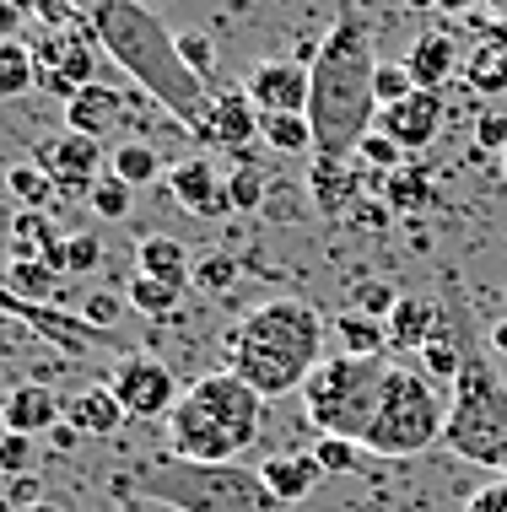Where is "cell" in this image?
I'll list each match as a JSON object with an SVG mask.
<instances>
[{
  "mask_svg": "<svg viewBox=\"0 0 507 512\" xmlns=\"http://www.w3.org/2000/svg\"><path fill=\"white\" fill-rule=\"evenodd\" d=\"M6 286L17 297H27V302H60L65 292V275L54 270V265H44V259H6Z\"/></svg>",
  "mask_w": 507,
  "mask_h": 512,
  "instance_id": "obj_29",
  "label": "cell"
},
{
  "mask_svg": "<svg viewBox=\"0 0 507 512\" xmlns=\"http://www.w3.org/2000/svg\"><path fill=\"white\" fill-rule=\"evenodd\" d=\"M259 475H265V486L276 491L286 507H297V502H308L313 486L324 480V464H319V453H276V459L259 464Z\"/></svg>",
  "mask_w": 507,
  "mask_h": 512,
  "instance_id": "obj_22",
  "label": "cell"
},
{
  "mask_svg": "<svg viewBox=\"0 0 507 512\" xmlns=\"http://www.w3.org/2000/svg\"><path fill=\"white\" fill-rule=\"evenodd\" d=\"M87 205H92V211H98L103 221H125V216H130V205H135V184H125L119 173H103L98 184H92Z\"/></svg>",
  "mask_w": 507,
  "mask_h": 512,
  "instance_id": "obj_35",
  "label": "cell"
},
{
  "mask_svg": "<svg viewBox=\"0 0 507 512\" xmlns=\"http://www.w3.org/2000/svg\"><path fill=\"white\" fill-rule=\"evenodd\" d=\"M383 372H389V356H324L313 367V378L303 383V410L313 421L319 437H367V421H373L378 389H383Z\"/></svg>",
  "mask_w": 507,
  "mask_h": 512,
  "instance_id": "obj_8",
  "label": "cell"
},
{
  "mask_svg": "<svg viewBox=\"0 0 507 512\" xmlns=\"http://www.w3.org/2000/svg\"><path fill=\"white\" fill-rule=\"evenodd\" d=\"M33 162L44 168L54 184H60V195H92V184L103 178V141L98 135H81V130H60L49 135V141L33 146Z\"/></svg>",
  "mask_w": 507,
  "mask_h": 512,
  "instance_id": "obj_11",
  "label": "cell"
},
{
  "mask_svg": "<svg viewBox=\"0 0 507 512\" xmlns=\"http://www.w3.org/2000/svg\"><path fill=\"white\" fill-rule=\"evenodd\" d=\"M378 49L373 27L351 6H340L335 27L313 49V92H308V124H313V157H356V146L378 130Z\"/></svg>",
  "mask_w": 507,
  "mask_h": 512,
  "instance_id": "obj_1",
  "label": "cell"
},
{
  "mask_svg": "<svg viewBox=\"0 0 507 512\" xmlns=\"http://www.w3.org/2000/svg\"><path fill=\"white\" fill-rule=\"evenodd\" d=\"M135 270L157 275V281H168V286H195V259H189V248L178 238H168V232H152V238L135 243Z\"/></svg>",
  "mask_w": 507,
  "mask_h": 512,
  "instance_id": "obj_23",
  "label": "cell"
},
{
  "mask_svg": "<svg viewBox=\"0 0 507 512\" xmlns=\"http://www.w3.org/2000/svg\"><path fill=\"white\" fill-rule=\"evenodd\" d=\"M313 453H319L324 475H356L367 448H362V442H351V437H319V442H313Z\"/></svg>",
  "mask_w": 507,
  "mask_h": 512,
  "instance_id": "obj_37",
  "label": "cell"
},
{
  "mask_svg": "<svg viewBox=\"0 0 507 512\" xmlns=\"http://www.w3.org/2000/svg\"><path fill=\"white\" fill-rule=\"evenodd\" d=\"M33 60H38V87L71 103L87 81H98V33L87 22L76 27H38L33 38Z\"/></svg>",
  "mask_w": 507,
  "mask_h": 512,
  "instance_id": "obj_9",
  "label": "cell"
},
{
  "mask_svg": "<svg viewBox=\"0 0 507 512\" xmlns=\"http://www.w3.org/2000/svg\"><path fill=\"white\" fill-rule=\"evenodd\" d=\"M119 313H125V302H119L114 292H92L87 302H81V318H87L92 329H114Z\"/></svg>",
  "mask_w": 507,
  "mask_h": 512,
  "instance_id": "obj_46",
  "label": "cell"
},
{
  "mask_svg": "<svg viewBox=\"0 0 507 512\" xmlns=\"http://www.w3.org/2000/svg\"><path fill=\"white\" fill-rule=\"evenodd\" d=\"M486 351H491V356H502V362H507V318H497V324L486 329Z\"/></svg>",
  "mask_w": 507,
  "mask_h": 512,
  "instance_id": "obj_51",
  "label": "cell"
},
{
  "mask_svg": "<svg viewBox=\"0 0 507 512\" xmlns=\"http://www.w3.org/2000/svg\"><path fill=\"white\" fill-rule=\"evenodd\" d=\"M324 340H330V324L313 302L270 297L222 335V356L227 372H238L249 389L281 399V394H303L313 367L324 362Z\"/></svg>",
  "mask_w": 507,
  "mask_h": 512,
  "instance_id": "obj_3",
  "label": "cell"
},
{
  "mask_svg": "<svg viewBox=\"0 0 507 512\" xmlns=\"http://www.w3.org/2000/svg\"><path fill=\"white\" fill-rule=\"evenodd\" d=\"M400 297H405V292H394L389 281H362V286H356V313H367V318H389Z\"/></svg>",
  "mask_w": 507,
  "mask_h": 512,
  "instance_id": "obj_44",
  "label": "cell"
},
{
  "mask_svg": "<svg viewBox=\"0 0 507 512\" xmlns=\"http://www.w3.org/2000/svg\"><path fill=\"white\" fill-rule=\"evenodd\" d=\"M22 17H27V0H0V38H17Z\"/></svg>",
  "mask_w": 507,
  "mask_h": 512,
  "instance_id": "obj_49",
  "label": "cell"
},
{
  "mask_svg": "<svg viewBox=\"0 0 507 512\" xmlns=\"http://www.w3.org/2000/svg\"><path fill=\"white\" fill-rule=\"evenodd\" d=\"M130 103L119 87H108V81H87V87L76 92L71 103H65V130H81V135H114L119 124H125Z\"/></svg>",
  "mask_w": 507,
  "mask_h": 512,
  "instance_id": "obj_17",
  "label": "cell"
},
{
  "mask_svg": "<svg viewBox=\"0 0 507 512\" xmlns=\"http://www.w3.org/2000/svg\"><path fill=\"white\" fill-rule=\"evenodd\" d=\"M443 448L464 464L507 475V378L486 362V351L464 356V372L448 383V426Z\"/></svg>",
  "mask_w": 507,
  "mask_h": 512,
  "instance_id": "obj_7",
  "label": "cell"
},
{
  "mask_svg": "<svg viewBox=\"0 0 507 512\" xmlns=\"http://www.w3.org/2000/svg\"><path fill=\"white\" fill-rule=\"evenodd\" d=\"M27 512H65V507H60V502H33Z\"/></svg>",
  "mask_w": 507,
  "mask_h": 512,
  "instance_id": "obj_52",
  "label": "cell"
},
{
  "mask_svg": "<svg viewBox=\"0 0 507 512\" xmlns=\"http://www.w3.org/2000/svg\"><path fill=\"white\" fill-rule=\"evenodd\" d=\"M0 421H6V432H22V437L54 432L65 421V399L49 383H17V389L0 399Z\"/></svg>",
  "mask_w": 507,
  "mask_h": 512,
  "instance_id": "obj_16",
  "label": "cell"
},
{
  "mask_svg": "<svg viewBox=\"0 0 507 512\" xmlns=\"http://www.w3.org/2000/svg\"><path fill=\"white\" fill-rule=\"evenodd\" d=\"M125 302L135 313H146V318H173L178 302H184V286H168V281H157V275L135 270L130 286H125Z\"/></svg>",
  "mask_w": 507,
  "mask_h": 512,
  "instance_id": "obj_31",
  "label": "cell"
},
{
  "mask_svg": "<svg viewBox=\"0 0 507 512\" xmlns=\"http://www.w3.org/2000/svg\"><path fill=\"white\" fill-rule=\"evenodd\" d=\"M437 6H443V11H464L470 0H437Z\"/></svg>",
  "mask_w": 507,
  "mask_h": 512,
  "instance_id": "obj_53",
  "label": "cell"
},
{
  "mask_svg": "<svg viewBox=\"0 0 507 512\" xmlns=\"http://www.w3.org/2000/svg\"><path fill=\"white\" fill-rule=\"evenodd\" d=\"M464 512H507V475L481 480V486L470 491V502H464Z\"/></svg>",
  "mask_w": 507,
  "mask_h": 512,
  "instance_id": "obj_47",
  "label": "cell"
},
{
  "mask_svg": "<svg viewBox=\"0 0 507 512\" xmlns=\"http://www.w3.org/2000/svg\"><path fill=\"white\" fill-rule=\"evenodd\" d=\"M464 81L475 92H486V98H502L507 92V27H491L481 38V49L464 60Z\"/></svg>",
  "mask_w": 507,
  "mask_h": 512,
  "instance_id": "obj_24",
  "label": "cell"
},
{
  "mask_svg": "<svg viewBox=\"0 0 507 512\" xmlns=\"http://www.w3.org/2000/svg\"><path fill=\"white\" fill-rule=\"evenodd\" d=\"M259 141L281 157H303L313 151V124L308 114H259Z\"/></svg>",
  "mask_w": 507,
  "mask_h": 512,
  "instance_id": "obj_30",
  "label": "cell"
},
{
  "mask_svg": "<svg viewBox=\"0 0 507 512\" xmlns=\"http://www.w3.org/2000/svg\"><path fill=\"white\" fill-rule=\"evenodd\" d=\"M108 389L114 399L125 405L130 421H162V415H173L178 405V378L168 362H157V356H125L114 372H108Z\"/></svg>",
  "mask_w": 507,
  "mask_h": 512,
  "instance_id": "obj_10",
  "label": "cell"
},
{
  "mask_svg": "<svg viewBox=\"0 0 507 512\" xmlns=\"http://www.w3.org/2000/svg\"><path fill=\"white\" fill-rule=\"evenodd\" d=\"M11 502H17V507L44 502V491H38V475H17V480H11Z\"/></svg>",
  "mask_w": 507,
  "mask_h": 512,
  "instance_id": "obj_50",
  "label": "cell"
},
{
  "mask_svg": "<svg viewBox=\"0 0 507 512\" xmlns=\"http://www.w3.org/2000/svg\"><path fill=\"white\" fill-rule=\"evenodd\" d=\"M0 475H6V480L33 475V437H22V432H0Z\"/></svg>",
  "mask_w": 507,
  "mask_h": 512,
  "instance_id": "obj_42",
  "label": "cell"
},
{
  "mask_svg": "<svg viewBox=\"0 0 507 512\" xmlns=\"http://www.w3.org/2000/svg\"><path fill=\"white\" fill-rule=\"evenodd\" d=\"M119 496H141V502L173 507V512H292L276 491L265 486V475L249 464H200L178 459L162 448L157 459H146L135 475L114 480Z\"/></svg>",
  "mask_w": 507,
  "mask_h": 512,
  "instance_id": "obj_5",
  "label": "cell"
},
{
  "mask_svg": "<svg viewBox=\"0 0 507 512\" xmlns=\"http://www.w3.org/2000/svg\"><path fill=\"white\" fill-rule=\"evenodd\" d=\"M383 324H389V351H421V345L437 335V324H443V302L405 292Z\"/></svg>",
  "mask_w": 507,
  "mask_h": 512,
  "instance_id": "obj_19",
  "label": "cell"
},
{
  "mask_svg": "<svg viewBox=\"0 0 507 512\" xmlns=\"http://www.w3.org/2000/svg\"><path fill=\"white\" fill-rule=\"evenodd\" d=\"M410 92H416V81H410L405 60H400V65L378 60V108H394L400 98H410Z\"/></svg>",
  "mask_w": 507,
  "mask_h": 512,
  "instance_id": "obj_43",
  "label": "cell"
},
{
  "mask_svg": "<svg viewBox=\"0 0 507 512\" xmlns=\"http://www.w3.org/2000/svg\"><path fill=\"white\" fill-rule=\"evenodd\" d=\"M195 135L200 146H211V151H232V157H243L254 141H259V108L249 92H211V103H205V119L195 124Z\"/></svg>",
  "mask_w": 507,
  "mask_h": 512,
  "instance_id": "obj_13",
  "label": "cell"
},
{
  "mask_svg": "<svg viewBox=\"0 0 507 512\" xmlns=\"http://www.w3.org/2000/svg\"><path fill=\"white\" fill-rule=\"evenodd\" d=\"M103 265V243H98V232H71L65 238V275H92Z\"/></svg>",
  "mask_w": 507,
  "mask_h": 512,
  "instance_id": "obj_41",
  "label": "cell"
},
{
  "mask_svg": "<svg viewBox=\"0 0 507 512\" xmlns=\"http://www.w3.org/2000/svg\"><path fill=\"white\" fill-rule=\"evenodd\" d=\"M356 162H367V168H373V173H383V178H389L394 168H405V146L394 141V135L373 130V135H367L362 146H356Z\"/></svg>",
  "mask_w": 507,
  "mask_h": 512,
  "instance_id": "obj_39",
  "label": "cell"
},
{
  "mask_svg": "<svg viewBox=\"0 0 507 512\" xmlns=\"http://www.w3.org/2000/svg\"><path fill=\"white\" fill-rule=\"evenodd\" d=\"M405 6H416V11H427V6H437V0H405Z\"/></svg>",
  "mask_w": 507,
  "mask_h": 512,
  "instance_id": "obj_54",
  "label": "cell"
},
{
  "mask_svg": "<svg viewBox=\"0 0 507 512\" xmlns=\"http://www.w3.org/2000/svg\"><path fill=\"white\" fill-rule=\"evenodd\" d=\"M243 92L254 98L259 114H308V92H313V65L303 60H259L249 76H243Z\"/></svg>",
  "mask_w": 507,
  "mask_h": 512,
  "instance_id": "obj_12",
  "label": "cell"
},
{
  "mask_svg": "<svg viewBox=\"0 0 507 512\" xmlns=\"http://www.w3.org/2000/svg\"><path fill=\"white\" fill-rule=\"evenodd\" d=\"M232 281H238V259H232V254H205V259H195V286H200V292L222 297V292H232Z\"/></svg>",
  "mask_w": 507,
  "mask_h": 512,
  "instance_id": "obj_40",
  "label": "cell"
},
{
  "mask_svg": "<svg viewBox=\"0 0 507 512\" xmlns=\"http://www.w3.org/2000/svg\"><path fill=\"white\" fill-rule=\"evenodd\" d=\"M60 238L54 227V211H17L11 216V232H6V259H44Z\"/></svg>",
  "mask_w": 507,
  "mask_h": 512,
  "instance_id": "obj_26",
  "label": "cell"
},
{
  "mask_svg": "<svg viewBox=\"0 0 507 512\" xmlns=\"http://www.w3.org/2000/svg\"><path fill=\"white\" fill-rule=\"evenodd\" d=\"M475 146L481 151H507V108H486L475 119Z\"/></svg>",
  "mask_w": 507,
  "mask_h": 512,
  "instance_id": "obj_45",
  "label": "cell"
},
{
  "mask_svg": "<svg viewBox=\"0 0 507 512\" xmlns=\"http://www.w3.org/2000/svg\"><path fill=\"white\" fill-rule=\"evenodd\" d=\"M502 168H507V151H502Z\"/></svg>",
  "mask_w": 507,
  "mask_h": 512,
  "instance_id": "obj_56",
  "label": "cell"
},
{
  "mask_svg": "<svg viewBox=\"0 0 507 512\" xmlns=\"http://www.w3.org/2000/svg\"><path fill=\"white\" fill-rule=\"evenodd\" d=\"M356 157H313L308 168V195L319 205L324 216H346L356 200H362V189H356Z\"/></svg>",
  "mask_w": 507,
  "mask_h": 512,
  "instance_id": "obj_18",
  "label": "cell"
},
{
  "mask_svg": "<svg viewBox=\"0 0 507 512\" xmlns=\"http://www.w3.org/2000/svg\"><path fill=\"white\" fill-rule=\"evenodd\" d=\"M125 421H130V415H125V405L114 399L108 383H103V389L92 383V389H76L71 399H65V426H76L81 437H114Z\"/></svg>",
  "mask_w": 507,
  "mask_h": 512,
  "instance_id": "obj_20",
  "label": "cell"
},
{
  "mask_svg": "<svg viewBox=\"0 0 507 512\" xmlns=\"http://www.w3.org/2000/svg\"><path fill=\"white\" fill-rule=\"evenodd\" d=\"M0 189H6V200L17 205V211H49V205L60 200V184H54L38 162H6Z\"/></svg>",
  "mask_w": 507,
  "mask_h": 512,
  "instance_id": "obj_25",
  "label": "cell"
},
{
  "mask_svg": "<svg viewBox=\"0 0 507 512\" xmlns=\"http://www.w3.org/2000/svg\"><path fill=\"white\" fill-rule=\"evenodd\" d=\"M11 507H17V502H11V496H0V512H11Z\"/></svg>",
  "mask_w": 507,
  "mask_h": 512,
  "instance_id": "obj_55",
  "label": "cell"
},
{
  "mask_svg": "<svg viewBox=\"0 0 507 512\" xmlns=\"http://www.w3.org/2000/svg\"><path fill=\"white\" fill-rule=\"evenodd\" d=\"M265 421V394L249 389L238 372H205L195 378L168 415V453L200 464H238L254 448Z\"/></svg>",
  "mask_w": 507,
  "mask_h": 512,
  "instance_id": "obj_4",
  "label": "cell"
},
{
  "mask_svg": "<svg viewBox=\"0 0 507 512\" xmlns=\"http://www.w3.org/2000/svg\"><path fill=\"white\" fill-rule=\"evenodd\" d=\"M464 356H470V345H459V335L448 329V318H443V324H437V335L421 345V372H427V378L454 383L459 372H464Z\"/></svg>",
  "mask_w": 507,
  "mask_h": 512,
  "instance_id": "obj_32",
  "label": "cell"
},
{
  "mask_svg": "<svg viewBox=\"0 0 507 512\" xmlns=\"http://www.w3.org/2000/svg\"><path fill=\"white\" fill-rule=\"evenodd\" d=\"M108 173H119L125 184L146 189V184H152V178L162 173V157L152 151V141H119L114 157H108Z\"/></svg>",
  "mask_w": 507,
  "mask_h": 512,
  "instance_id": "obj_34",
  "label": "cell"
},
{
  "mask_svg": "<svg viewBox=\"0 0 507 512\" xmlns=\"http://www.w3.org/2000/svg\"><path fill=\"white\" fill-rule=\"evenodd\" d=\"M38 87V60L27 38H0V103L27 98Z\"/></svg>",
  "mask_w": 507,
  "mask_h": 512,
  "instance_id": "obj_28",
  "label": "cell"
},
{
  "mask_svg": "<svg viewBox=\"0 0 507 512\" xmlns=\"http://www.w3.org/2000/svg\"><path fill=\"white\" fill-rule=\"evenodd\" d=\"M383 205H389L394 216L427 211V205H437V178L421 168V162H405V168H394L389 184H383Z\"/></svg>",
  "mask_w": 507,
  "mask_h": 512,
  "instance_id": "obj_27",
  "label": "cell"
},
{
  "mask_svg": "<svg viewBox=\"0 0 507 512\" xmlns=\"http://www.w3.org/2000/svg\"><path fill=\"white\" fill-rule=\"evenodd\" d=\"M227 195H232V205H238V211H254V205H265V195H270V178L254 168L249 162V151H243L238 157V168L227 173Z\"/></svg>",
  "mask_w": 507,
  "mask_h": 512,
  "instance_id": "obj_36",
  "label": "cell"
},
{
  "mask_svg": "<svg viewBox=\"0 0 507 512\" xmlns=\"http://www.w3.org/2000/svg\"><path fill=\"white\" fill-rule=\"evenodd\" d=\"M405 71H410V81H416V87L443 92V81L459 71V44H454V33H443V27L421 33L416 44H410V54H405Z\"/></svg>",
  "mask_w": 507,
  "mask_h": 512,
  "instance_id": "obj_21",
  "label": "cell"
},
{
  "mask_svg": "<svg viewBox=\"0 0 507 512\" xmlns=\"http://www.w3.org/2000/svg\"><path fill=\"white\" fill-rule=\"evenodd\" d=\"M346 216L356 221V227H367V232H383L394 221V211H389V205H378V200H356Z\"/></svg>",
  "mask_w": 507,
  "mask_h": 512,
  "instance_id": "obj_48",
  "label": "cell"
},
{
  "mask_svg": "<svg viewBox=\"0 0 507 512\" xmlns=\"http://www.w3.org/2000/svg\"><path fill=\"white\" fill-rule=\"evenodd\" d=\"M87 27L98 33V44L108 49V60L125 76H135V87L152 98L162 114H173L184 130H195L211 103V87L178 60V38L162 27L141 0H81Z\"/></svg>",
  "mask_w": 507,
  "mask_h": 512,
  "instance_id": "obj_2",
  "label": "cell"
},
{
  "mask_svg": "<svg viewBox=\"0 0 507 512\" xmlns=\"http://www.w3.org/2000/svg\"><path fill=\"white\" fill-rule=\"evenodd\" d=\"M443 426H448V399L437 394V378H427L421 367L389 362L362 448L373 459H421L427 448L443 442Z\"/></svg>",
  "mask_w": 507,
  "mask_h": 512,
  "instance_id": "obj_6",
  "label": "cell"
},
{
  "mask_svg": "<svg viewBox=\"0 0 507 512\" xmlns=\"http://www.w3.org/2000/svg\"><path fill=\"white\" fill-rule=\"evenodd\" d=\"M168 189H173V200L184 205L189 216H200V221H216V216L238 211L232 195H227V178L216 173V162L205 157V151H189V157L173 162V168H168Z\"/></svg>",
  "mask_w": 507,
  "mask_h": 512,
  "instance_id": "obj_14",
  "label": "cell"
},
{
  "mask_svg": "<svg viewBox=\"0 0 507 512\" xmlns=\"http://www.w3.org/2000/svg\"><path fill=\"white\" fill-rule=\"evenodd\" d=\"M173 38H178V60H184L189 71L211 87V76H216V44L205 33H195V27H184V33H173Z\"/></svg>",
  "mask_w": 507,
  "mask_h": 512,
  "instance_id": "obj_38",
  "label": "cell"
},
{
  "mask_svg": "<svg viewBox=\"0 0 507 512\" xmlns=\"http://www.w3.org/2000/svg\"><path fill=\"white\" fill-rule=\"evenodd\" d=\"M443 114H448V98L432 87H416L410 98H400L394 108H383L378 114V130L394 135L405 151H427L437 141V130H443Z\"/></svg>",
  "mask_w": 507,
  "mask_h": 512,
  "instance_id": "obj_15",
  "label": "cell"
},
{
  "mask_svg": "<svg viewBox=\"0 0 507 512\" xmlns=\"http://www.w3.org/2000/svg\"><path fill=\"white\" fill-rule=\"evenodd\" d=\"M335 335L346 340L351 356H383L389 351V324H383V318H367V313H340Z\"/></svg>",
  "mask_w": 507,
  "mask_h": 512,
  "instance_id": "obj_33",
  "label": "cell"
}]
</instances>
